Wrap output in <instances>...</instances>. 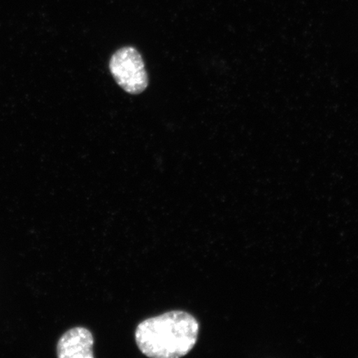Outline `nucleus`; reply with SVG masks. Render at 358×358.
Returning a JSON list of instances; mask_svg holds the SVG:
<instances>
[{
    "mask_svg": "<svg viewBox=\"0 0 358 358\" xmlns=\"http://www.w3.org/2000/svg\"><path fill=\"white\" fill-rule=\"evenodd\" d=\"M199 324L190 313L170 311L142 321L136 342L143 355L154 358L185 356L198 341Z\"/></svg>",
    "mask_w": 358,
    "mask_h": 358,
    "instance_id": "f257e3e1",
    "label": "nucleus"
},
{
    "mask_svg": "<svg viewBox=\"0 0 358 358\" xmlns=\"http://www.w3.org/2000/svg\"><path fill=\"white\" fill-rule=\"evenodd\" d=\"M110 71L119 86L133 95L144 92L149 84L144 60L132 47H124L114 53Z\"/></svg>",
    "mask_w": 358,
    "mask_h": 358,
    "instance_id": "f03ea898",
    "label": "nucleus"
},
{
    "mask_svg": "<svg viewBox=\"0 0 358 358\" xmlns=\"http://www.w3.org/2000/svg\"><path fill=\"white\" fill-rule=\"evenodd\" d=\"M93 335L83 327H76L62 336L57 343L60 358H93Z\"/></svg>",
    "mask_w": 358,
    "mask_h": 358,
    "instance_id": "7ed1b4c3",
    "label": "nucleus"
}]
</instances>
